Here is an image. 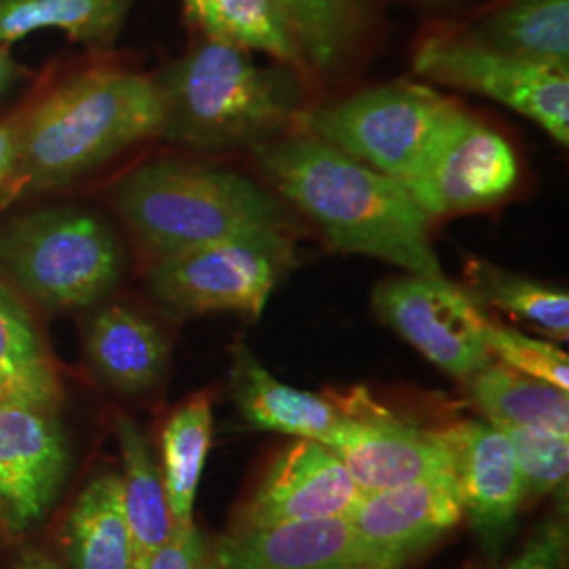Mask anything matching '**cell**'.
<instances>
[{
    "label": "cell",
    "mask_w": 569,
    "mask_h": 569,
    "mask_svg": "<svg viewBox=\"0 0 569 569\" xmlns=\"http://www.w3.org/2000/svg\"><path fill=\"white\" fill-rule=\"evenodd\" d=\"M230 390L244 422L260 430L319 441L329 448L342 425V411L331 397L277 380L243 340L232 346Z\"/></svg>",
    "instance_id": "e0dca14e"
},
{
    "label": "cell",
    "mask_w": 569,
    "mask_h": 569,
    "mask_svg": "<svg viewBox=\"0 0 569 569\" xmlns=\"http://www.w3.org/2000/svg\"><path fill=\"white\" fill-rule=\"evenodd\" d=\"M26 112L0 121V188L9 182L20 154L21 127Z\"/></svg>",
    "instance_id": "d6a6232c"
},
{
    "label": "cell",
    "mask_w": 569,
    "mask_h": 569,
    "mask_svg": "<svg viewBox=\"0 0 569 569\" xmlns=\"http://www.w3.org/2000/svg\"><path fill=\"white\" fill-rule=\"evenodd\" d=\"M110 201L154 260L234 237L293 232L291 216L262 186L209 164H140L114 183Z\"/></svg>",
    "instance_id": "277c9868"
},
{
    "label": "cell",
    "mask_w": 569,
    "mask_h": 569,
    "mask_svg": "<svg viewBox=\"0 0 569 569\" xmlns=\"http://www.w3.org/2000/svg\"><path fill=\"white\" fill-rule=\"evenodd\" d=\"M312 72H331L350 56L367 20V0H277Z\"/></svg>",
    "instance_id": "83f0119b"
},
{
    "label": "cell",
    "mask_w": 569,
    "mask_h": 569,
    "mask_svg": "<svg viewBox=\"0 0 569 569\" xmlns=\"http://www.w3.org/2000/svg\"><path fill=\"white\" fill-rule=\"evenodd\" d=\"M84 350L103 382L124 395H142L163 380L169 345L163 331L138 310L106 306L87 326Z\"/></svg>",
    "instance_id": "ac0fdd59"
},
{
    "label": "cell",
    "mask_w": 569,
    "mask_h": 569,
    "mask_svg": "<svg viewBox=\"0 0 569 569\" xmlns=\"http://www.w3.org/2000/svg\"><path fill=\"white\" fill-rule=\"evenodd\" d=\"M213 437V409L207 392L176 407L161 430V475L173 528L194 526V502Z\"/></svg>",
    "instance_id": "484cf974"
},
{
    "label": "cell",
    "mask_w": 569,
    "mask_h": 569,
    "mask_svg": "<svg viewBox=\"0 0 569 569\" xmlns=\"http://www.w3.org/2000/svg\"><path fill=\"white\" fill-rule=\"evenodd\" d=\"M489 355L498 363L552 387L569 390V359L559 346L536 340L517 329L500 326L489 319L486 329Z\"/></svg>",
    "instance_id": "f546056e"
},
{
    "label": "cell",
    "mask_w": 569,
    "mask_h": 569,
    "mask_svg": "<svg viewBox=\"0 0 569 569\" xmlns=\"http://www.w3.org/2000/svg\"><path fill=\"white\" fill-rule=\"evenodd\" d=\"M186 18L207 39L230 42L247 51H262L308 72L305 53L277 0H182Z\"/></svg>",
    "instance_id": "cb8c5ba5"
},
{
    "label": "cell",
    "mask_w": 569,
    "mask_h": 569,
    "mask_svg": "<svg viewBox=\"0 0 569 569\" xmlns=\"http://www.w3.org/2000/svg\"><path fill=\"white\" fill-rule=\"evenodd\" d=\"M154 82L163 102L161 136L203 152L279 140L305 110L298 70L258 66L243 47L207 37Z\"/></svg>",
    "instance_id": "3957f363"
},
{
    "label": "cell",
    "mask_w": 569,
    "mask_h": 569,
    "mask_svg": "<svg viewBox=\"0 0 569 569\" xmlns=\"http://www.w3.org/2000/svg\"><path fill=\"white\" fill-rule=\"evenodd\" d=\"M517 178L512 146L460 108L407 190L432 220L500 203Z\"/></svg>",
    "instance_id": "7c38bea8"
},
{
    "label": "cell",
    "mask_w": 569,
    "mask_h": 569,
    "mask_svg": "<svg viewBox=\"0 0 569 569\" xmlns=\"http://www.w3.org/2000/svg\"><path fill=\"white\" fill-rule=\"evenodd\" d=\"M117 441L121 448L122 507L133 545L136 569L146 568L173 529L164 496L161 467L138 422L117 416Z\"/></svg>",
    "instance_id": "ffe728a7"
},
{
    "label": "cell",
    "mask_w": 569,
    "mask_h": 569,
    "mask_svg": "<svg viewBox=\"0 0 569 569\" xmlns=\"http://www.w3.org/2000/svg\"><path fill=\"white\" fill-rule=\"evenodd\" d=\"M439 432L448 446L462 512L481 549L496 561L507 549L528 498L509 439L488 420H467Z\"/></svg>",
    "instance_id": "5bb4252c"
},
{
    "label": "cell",
    "mask_w": 569,
    "mask_h": 569,
    "mask_svg": "<svg viewBox=\"0 0 569 569\" xmlns=\"http://www.w3.org/2000/svg\"><path fill=\"white\" fill-rule=\"evenodd\" d=\"M413 70L428 81L496 100L568 146L569 68L509 56L458 32L422 42Z\"/></svg>",
    "instance_id": "ba28073f"
},
{
    "label": "cell",
    "mask_w": 569,
    "mask_h": 569,
    "mask_svg": "<svg viewBox=\"0 0 569 569\" xmlns=\"http://www.w3.org/2000/svg\"><path fill=\"white\" fill-rule=\"evenodd\" d=\"M462 34L509 56L569 68V0H509Z\"/></svg>",
    "instance_id": "7402d4cb"
},
{
    "label": "cell",
    "mask_w": 569,
    "mask_h": 569,
    "mask_svg": "<svg viewBox=\"0 0 569 569\" xmlns=\"http://www.w3.org/2000/svg\"><path fill=\"white\" fill-rule=\"evenodd\" d=\"M467 291L479 305L496 308L512 319L526 321L555 340H568L569 296L566 289L523 274L470 260Z\"/></svg>",
    "instance_id": "4316f807"
},
{
    "label": "cell",
    "mask_w": 569,
    "mask_h": 569,
    "mask_svg": "<svg viewBox=\"0 0 569 569\" xmlns=\"http://www.w3.org/2000/svg\"><path fill=\"white\" fill-rule=\"evenodd\" d=\"M72 468L58 411L0 399V529L18 538L58 505Z\"/></svg>",
    "instance_id": "8fae6325"
},
{
    "label": "cell",
    "mask_w": 569,
    "mask_h": 569,
    "mask_svg": "<svg viewBox=\"0 0 569 569\" xmlns=\"http://www.w3.org/2000/svg\"><path fill=\"white\" fill-rule=\"evenodd\" d=\"M161 124L154 79L112 68L77 74L26 110L9 194L74 182L122 150L161 136Z\"/></svg>",
    "instance_id": "7a4b0ae2"
},
{
    "label": "cell",
    "mask_w": 569,
    "mask_h": 569,
    "mask_svg": "<svg viewBox=\"0 0 569 569\" xmlns=\"http://www.w3.org/2000/svg\"><path fill=\"white\" fill-rule=\"evenodd\" d=\"M467 385L470 401L493 427L536 428L569 437L568 390L498 361L477 371Z\"/></svg>",
    "instance_id": "603a6c76"
},
{
    "label": "cell",
    "mask_w": 569,
    "mask_h": 569,
    "mask_svg": "<svg viewBox=\"0 0 569 569\" xmlns=\"http://www.w3.org/2000/svg\"><path fill=\"white\" fill-rule=\"evenodd\" d=\"M136 0H0V44L39 30H61L72 42L110 49Z\"/></svg>",
    "instance_id": "d4e9b609"
},
{
    "label": "cell",
    "mask_w": 569,
    "mask_h": 569,
    "mask_svg": "<svg viewBox=\"0 0 569 569\" xmlns=\"http://www.w3.org/2000/svg\"><path fill=\"white\" fill-rule=\"evenodd\" d=\"M458 112L422 82L395 81L300 110L296 127L407 188Z\"/></svg>",
    "instance_id": "5b68a950"
},
{
    "label": "cell",
    "mask_w": 569,
    "mask_h": 569,
    "mask_svg": "<svg viewBox=\"0 0 569 569\" xmlns=\"http://www.w3.org/2000/svg\"><path fill=\"white\" fill-rule=\"evenodd\" d=\"M568 540V519L563 510V515L542 521L528 545L502 569H566Z\"/></svg>",
    "instance_id": "1f68e13d"
},
{
    "label": "cell",
    "mask_w": 569,
    "mask_h": 569,
    "mask_svg": "<svg viewBox=\"0 0 569 569\" xmlns=\"http://www.w3.org/2000/svg\"><path fill=\"white\" fill-rule=\"evenodd\" d=\"M2 540H4V536H2V529H0V552H2Z\"/></svg>",
    "instance_id": "d590c367"
},
{
    "label": "cell",
    "mask_w": 569,
    "mask_h": 569,
    "mask_svg": "<svg viewBox=\"0 0 569 569\" xmlns=\"http://www.w3.org/2000/svg\"><path fill=\"white\" fill-rule=\"evenodd\" d=\"M342 411L329 449L342 460L366 493L451 472L448 446L439 430L416 427L371 399L366 388L331 397Z\"/></svg>",
    "instance_id": "30bf717a"
},
{
    "label": "cell",
    "mask_w": 569,
    "mask_h": 569,
    "mask_svg": "<svg viewBox=\"0 0 569 569\" xmlns=\"http://www.w3.org/2000/svg\"><path fill=\"white\" fill-rule=\"evenodd\" d=\"M61 538L72 569H136L119 472L103 470L84 486Z\"/></svg>",
    "instance_id": "d6986e66"
},
{
    "label": "cell",
    "mask_w": 569,
    "mask_h": 569,
    "mask_svg": "<svg viewBox=\"0 0 569 569\" xmlns=\"http://www.w3.org/2000/svg\"><path fill=\"white\" fill-rule=\"evenodd\" d=\"M291 264V234L262 232L154 260L146 283L152 300L173 315L237 312L260 319Z\"/></svg>",
    "instance_id": "52a82bcc"
},
{
    "label": "cell",
    "mask_w": 569,
    "mask_h": 569,
    "mask_svg": "<svg viewBox=\"0 0 569 569\" xmlns=\"http://www.w3.org/2000/svg\"><path fill=\"white\" fill-rule=\"evenodd\" d=\"M363 498L331 449L296 439L266 470L232 529H256L348 517Z\"/></svg>",
    "instance_id": "9a60e30c"
},
{
    "label": "cell",
    "mask_w": 569,
    "mask_h": 569,
    "mask_svg": "<svg viewBox=\"0 0 569 569\" xmlns=\"http://www.w3.org/2000/svg\"><path fill=\"white\" fill-rule=\"evenodd\" d=\"M0 399H7V397H4V395H2V392H0Z\"/></svg>",
    "instance_id": "8d00e7d4"
},
{
    "label": "cell",
    "mask_w": 569,
    "mask_h": 569,
    "mask_svg": "<svg viewBox=\"0 0 569 569\" xmlns=\"http://www.w3.org/2000/svg\"><path fill=\"white\" fill-rule=\"evenodd\" d=\"M21 77H23V70H21L20 63H16V60L11 58L9 47L0 44V96L4 91H9L16 82L20 81Z\"/></svg>",
    "instance_id": "e575fe53"
},
{
    "label": "cell",
    "mask_w": 569,
    "mask_h": 569,
    "mask_svg": "<svg viewBox=\"0 0 569 569\" xmlns=\"http://www.w3.org/2000/svg\"><path fill=\"white\" fill-rule=\"evenodd\" d=\"M11 569H66L56 557L34 545H26L18 550Z\"/></svg>",
    "instance_id": "836d02e7"
},
{
    "label": "cell",
    "mask_w": 569,
    "mask_h": 569,
    "mask_svg": "<svg viewBox=\"0 0 569 569\" xmlns=\"http://www.w3.org/2000/svg\"><path fill=\"white\" fill-rule=\"evenodd\" d=\"M0 392L28 406L58 411L63 390L51 352L32 315L0 281Z\"/></svg>",
    "instance_id": "44dd1931"
},
{
    "label": "cell",
    "mask_w": 569,
    "mask_h": 569,
    "mask_svg": "<svg viewBox=\"0 0 569 569\" xmlns=\"http://www.w3.org/2000/svg\"><path fill=\"white\" fill-rule=\"evenodd\" d=\"M465 519L451 472L366 493L348 515L369 569H403Z\"/></svg>",
    "instance_id": "4fadbf2b"
},
{
    "label": "cell",
    "mask_w": 569,
    "mask_h": 569,
    "mask_svg": "<svg viewBox=\"0 0 569 569\" xmlns=\"http://www.w3.org/2000/svg\"><path fill=\"white\" fill-rule=\"evenodd\" d=\"M253 154L331 249L378 258L409 274L443 277L430 243L432 220L403 183L306 133L262 143Z\"/></svg>",
    "instance_id": "6da1fadb"
},
{
    "label": "cell",
    "mask_w": 569,
    "mask_h": 569,
    "mask_svg": "<svg viewBox=\"0 0 569 569\" xmlns=\"http://www.w3.org/2000/svg\"><path fill=\"white\" fill-rule=\"evenodd\" d=\"M143 569H220L216 545L197 526L173 528Z\"/></svg>",
    "instance_id": "4dcf8cb0"
},
{
    "label": "cell",
    "mask_w": 569,
    "mask_h": 569,
    "mask_svg": "<svg viewBox=\"0 0 569 569\" xmlns=\"http://www.w3.org/2000/svg\"><path fill=\"white\" fill-rule=\"evenodd\" d=\"M378 317L407 345L451 378L467 382L493 359L486 342L489 317L467 287L446 277L409 274L373 291Z\"/></svg>",
    "instance_id": "9c48e42d"
},
{
    "label": "cell",
    "mask_w": 569,
    "mask_h": 569,
    "mask_svg": "<svg viewBox=\"0 0 569 569\" xmlns=\"http://www.w3.org/2000/svg\"><path fill=\"white\" fill-rule=\"evenodd\" d=\"M509 439L521 470L526 496H566L569 475V437L547 430L498 427Z\"/></svg>",
    "instance_id": "f1b7e54d"
},
{
    "label": "cell",
    "mask_w": 569,
    "mask_h": 569,
    "mask_svg": "<svg viewBox=\"0 0 569 569\" xmlns=\"http://www.w3.org/2000/svg\"><path fill=\"white\" fill-rule=\"evenodd\" d=\"M216 555L220 569H369L348 517L230 529Z\"/></svg>",
    "instance_id": "2e32d148"
},
{
    "label": "cell",
    "mask_w": 569,
    "mask_h": 569,
    "mask_svg": "<svg viewBox=\"0 0 569 569\" xmlns=\"http://www.w3.org/2000/svg\"><path fill=\"white\" fill-rule=\"evenodd\" d=\"M0 266L39 305L74 310L121 281V244L84 209H41L0 224Z\"/></svg>",
    "instance_id": "8992f818"
}]
</instances>
